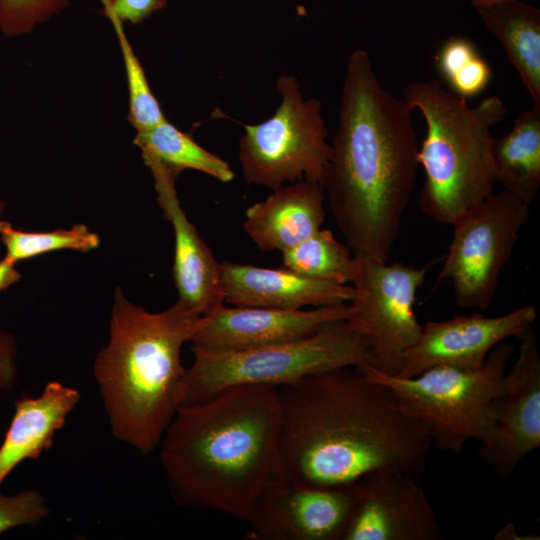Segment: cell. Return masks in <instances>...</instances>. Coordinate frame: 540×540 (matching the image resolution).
Segmentation results:
<instances>
[{
  "label": "cell",
  "mask_w": 540,
  "mask_h": 540,
  "mask_svg": "<svg viewBox=\"0 0 540 540\" xmlns=\"http://www.w3.org/2000/svg\"><path fill=\"white\" fill-rule=\"evenodd\" d=\"M277 389L280 425L271 477L326 487L382 468L415 478L426 471L428 431L391 388L358 367L311 374Z\"/></svg>",
  "instance_id": "6da1fadb"
},
{
  "label": "cell",
  "mask_w": 540,
  "mask_h": 540,
  "mask_svg": "<svg viewBox=\"0 0 540 540\" xmlns=\"http://www.w3.org/2000/svg\"><path fill=\"white\" fill-rule=\"evenodd\" d=\"M411 114L380 84L368 52L354 50L322 186L355 256L388 262L394 247L419 166Z\"/></svg>",
  "instance_id": "7a4b0ae2"
},
{
  "label": "cell",
  "mask_w": 540,
  "mask_h": 540,
  "mask_svg": "<svg viewBox=\"0 0 540 540\" xmlns=\"http://www.w3.org/2000/svg\"><path fill=\"white\" fill-rule=\"evenodd\" d=\"M279 425L274 387L235 386L182 405L160 441L175 497L245 521L272 475Z\"/></svg>",
  "instance_id": "3957f363"
},
{
  "label": "cell",
  "mask_w": 540,
  "mask_h": 540,
  "mask_svg": "<svg viewBox=\"0 0 540 540\" xmlns=\"http://www.w3.org/2000/svg\"><path fill=\"white\" fill-rule=\"evenodd\" d=\"M201 317L179 300L152 313L115 289L109 340L93 371L113 435L144 455L184 403L181 349Z\"/></svg>",
  "instance_id": "277c9868"
},
{
  "label": "cell",
  "mask_w": 540,
  "mask_h": 540,
  "mask_svg": "<svg viewBox=\"0 0 540 540\" xmlns=\"http://www.w3.org/2000/svg\"><path fill=\"white\" fill-rule=\"evenodd\" d=\"M402 99L421 113L426 125L418 147L425 173L420 209L437 223L452 225L494 192L492 128L505 117V104L489 96L471 107L437 80L406 85Z\"/></svg>",
  "instance_id": "5b68a950"
},
{
  "label": "cell",
  "mask_w": 540,
  "mask_h": 540,
  "mask_svg": "<svg viewBox=\"0 0 540 540\" xmlns=\"http://www.w3.org/2000/svg\"><path fill=\"white\" fill-rule=\"evenodd\" d=\"M192 352L183 405L205 401L235 386L280 388L311 374L371 364L365 342L347 319L287 342L238 351L193 346Z\"/></svg>",
  "instance_id": "8992f818"
},
{
  "label": "cell",
  "mask_w": 540,
  "mask_h": 540,
  "mask_svg": "<svg viewBox=\"0 0 540 540\" xmlns=\"http://www.w3.org/2000/svg\"><path fill=\"white\" fill-rule=\"evenodd\" d=\"M513 351L512 345L499 344L477 370L434 367L414 377L387 375L369 364L357 367L394 391L435 448L457 453L467 441L482 439L488 406L503 386Z\"/></svg>",
  "instance_id": "52a82bcc"
},
{
  "label": "cell",
  "mask_w": 540,
  "mask_h": 540,
  "mask_svg": "<svg viewBox=\"0 0 540 540\" xmlns=\"http://www.w3.org/2000/svg\"><path fill=\"white\" fill-rule=\"evenodd\" d=\"M282 100L276 112L255 125H243L238 159L247 184L272 190L300 180L322 185L330 143L317 99H305L293 75L276 83Z\"/></svg>",
  "instance_id": "ba28073f"
},
{
  "label": "cell",
  "mask_w": 540,
  "mask_h": 540,
  "mask_svg": "<svg viewBox=\"0 0 540 540\" xmlns=\"http://www.w3.org/2000/svg\"><path fill=\"white\" fill-rule=\"evenodd\" d=\"M529 218V205L502 190L459 216L437 281L449 280L456 305L484 310Z\"/></svg>",
  "instance_id": "9c48e42d"
},
{
  "label": "cell",
  "mask_w": 540,
  "mask_h": 540,
  "mask_svg": "<svg viewBox=\"0 0 540 540\" xmlns=\"http://www.w3.org/2000/svg\"><path fill=\"white\" fill-rule=\"evenodd\" d=\"M427 271L428 267L355 256L354 296L347 321L365 342L370 365L382 373L398 375L406 352L420 336L422 324L414 303Z\"/></svg>",
  "instance_id": "30bf717a"
},
{
  "label": "cell",
  "mask_w": 540,
  "mask_h": 540,
  "mask_svg": "<svg viewBox=\"0 0 540 540\" xmlns=\"http://www.w3.org/2000/svg\"><path fill=\"white\" fill-rule=\"evenodd\" d=\"M356 501L355 482L320 487L270 477L245 520V538L343 540Z\"/></svg>",
  "instance_id": "8fae6325"
},
{
  "label": "cell",
  "mask_w": 540,
  "mask_h": 540,
  "mask_svg": "<svg viewBox=\"0 0 540 540\" xmlns=\"http://www.w3.org/2000/svg\"><path fill=\"white\" fill-rule=\"evenodd\" d=\"M520 339L513 368L488 406L486 429L479 441V457L502 480L540 446V353L531 328Z\"/></svg>",
  "instance_id": "7c38bea8"
},
{
  "label": "cell",
  "mask_w": 540,
  "mask_h": 540,
  "mask_svg": "<svg viewBox=\"0 0 540 540\" xmlns=\"http://www.w3.org/2000/svg\"><path fill=\"white\" fill-rule=\"evenodd\" d=\"M357 501L343 540H443L438 518L415 477L393 468L356 482Z\"/></svg>",
  "instance_id": "4fadbf2b"
},
{
  "label": "cell",
  "mask_w": 540,
  "mask_h": 540,
  "mask_svg": "<svg viewBox=\"0 0 540 540\" xmlns=\"http://www.w3.org/2000/svg\"><path fill=\"white\" fill-rule=\"evenodd\" d=\"M536 318L535 306L525 305L495 317L477 313L427 321L396 376L414 377L434 367L477 370L492 349L508 338H520Z\"/></svg>",
  "instance_id": "5bb4252c"
},
{
  "label": "cell",
  "mask_w": 540,
  "mask_h": 540,
  "mask_svg": "<svg viewBox=\"0 0 540 540\" xmlns=\"http://www.w3.org/2000/svg\"><path fill=\"white\" fill-rule=\"evenodd\" d=\"M350 312V303L309 310L221 305L201 317L190 342L216 351L253 349L305 337Z\"/></svg>",
  "instance_id": "9a60e30c"
},
{
  "label": "cell",
  "mask_w": 540,
  "mask_h": 540,
  "mask_svg": "<svg viewBox=\"0 0 540 540\" xmlns=\"http://www.w3.org/2000/svg\"><path fill=\"white\" fill-rule=\"evenodd\" d=\"M142 158L152 173L159 207L173 229L172 275L178 300L203 316L224 302L220 262L182 209L175 187L180 172L151 156Z\"/></svg>",
  "instance_id": "2e32d148"
},
{
  "label": "cell",
  "mask_w": 540,
  "mask_h": 540,
  "mask_svg": "<svg viewBox=\"0 0 540 540\" xmlns=\"http://www.w3.org/2000/svg\"><path fill=\"white\" fill-rule=\"evenodd\" d=\"M224 302L296 310L350 303L352 286L310 279L286 268L220 262Z\"/></svg>",
  "instance_id": "e0dca14e"
},
{
  "label": "cell",
  "mask_w": 540,
  "mask_h": 540,
  "mask_svg": "<svg viewBox=\"0 0 540 540\" xmlns=\"http://www.w3.org/2000/svg\"><path fill=\"white\" fill-rule=\"evenodd\" d=\"M325 192L320 183L296 181L251 205L243 228L262 251H286L321 228Z\"/></svg>",
  "instance_id": "ac0fdd59"
},
{
  "label": "cell",
  "mask_w": 540,
  "mask_h": 540,
  "mask_svg": "<svg viewBox=\"0 0 540 540\" xmlns=\"http://www.w3.org/2000/svg\"><path fill=\"white\" fill-rule=\"evenodd\" d=\"M80 400L79 392L58 381L46 384L37 397L15 403V411L0 446V485L26 459H35L53 445L57 430Z\"/></svg>",
  "instance_id": "d6986e66"
},
{
  "label": "cell",
  "mask_w": 540,
  "mask_h": 540,
  "mask_svg": "<svg viewBox=\"0 0 540 540\" xmlns=\"http://www.w3.org/2000/svg\"><path fill=\"white\" fill-rule=\"evenodd\" d=\"M476 11L518 72L532 105L540 107V10L512 0Z\"/></svg>",
  "instance_id": "ffe728a7"
},
{
  "label": "cell",
  "mask_w": 540,
  "mask_h": 540,
  "mask_svg": "<svg viewBox=\"0 0 540 540\" xmlns=\"http://www.w3.org/2000/svg\"><path fill=\"white\" fill-rule=\"evenodd\" d=\"M496 182L526 204L540 185V107L523 111L510 131L493 145Z\"/></svg>",
  "instance_id": "44dd1931"
},
{
  "label": "cell",
  "mask_w": 540,
  "mask_h": 540,
  "mask_svg": "<svg viewBox=\"0 0 540 540\" xmlns=\"http://www.w3.org/2000/svg\"><path fill=\"white\" fill-rule=\"evenodd\" d=\"M133 143L139 147L141 155L151 156L179 172L193 169L224 183L234 178L225 160L201 147L167 119L149 130L137 132Z\"/></svg>",
  "instance_id": "7402d4cb"
},
{
  "label": "cell",
  "mask_w": 540,
  "mask_h": 540,
  "mask_svg": "<svg viewBox=\"0 0 540 540\" xmlns=\"http://www.w3.org/2000/svg\"><path fill=\"white\" fill-rule=\"evenodd\" d=\"M284 268L301 276L336 284L351 283L355 255L328 229H319L296 246L282 252Z\"/></svg>",
  "instance_id": "603a6c76"
},
{
  "label": "cell",
  "mask_w": 540,
  "mask_h": 540,
  "mask_svg": "<svg viewBox=\"0 0 540 540\" xmlns=\"http://www.w3.org/2000/svg\"><path fill=\"white\" fill-rule=\"evenodd\" d=\"M435 64L449 90L465 99L482 93L492 78L488 62L463 36L446 39L437 50Z\"/></svg>",
  "instance_id": "cb8c5ba5"
},
{
  "label": "cell",
  "mask_w": 540,
  "mask_h": 540,
  "mask_svg": "<svg viewBox=\"0 0 540 540\" xmlns=\"http://www.w3.org/2000/svg\"><path fill=\"white\" fill-rule=\"evenodd\" d=\"M0 239L6 249L5 258L13 263L58 250L88 252L98 247L99 236L84 224L69 229L26 232L0 221Z\"/></svg>",
  "instance_id": "d4e9b609"
},
{
  "label": "cell",
  "mask_w": 540,
  "mask_h": 540,
  "mask_svg": "<svg viewBox=\"0 0 540 540\" xmlns=\"http://www.w3.org/2000/svg\"><path fill=\"white\" fill-rule=\"evenodd\" d=\"M107 16L114 26L123 55L129 90L128 120L137 132L149 130L166 118L150 89L142 65L125 36L122 22L113 15Z\"/></svg>",
  "instance_id": "484cf974"
},
{
  "label": "cell",
  "mask_w": 540,
  "mask_h": 540,
  "mask_svg": "<svg viewBox=\"0 0 540 540\" xmlns=\"http://www.w3.org/2000/svg\"><path fill=\"white\" fill-rule=\"evenodd\" d=\"M68 5L69 0H0V29L6 37L30 33Z\"/></svg>",
  "instance_id": "4316f807"
},
{
  "label": "cell",
  "mask_w": 540,
  "mask_h": 540,
  "mask_svg": "<svg viewBox=\"0 0 540 540\" xmlns=\"http://www.w3.org/2000/svg\"><path fill=\"white\" fill-rule=\"evenodd\" d=\"M49 514L45 498L36 490L0 494V534L23 525H35Z\"/></svg>",
  "instance_id": "83f0119b"
},
{
  "label": "cell",
  "mask_w": 540,
  "mask_h": 540,
  "mask_svg": "<svg viewBox=\"0 0 540 540\" xmlns=\"http://www.w3.org/2000/svg\"><path fill=\"white\" fill-rule=\"evenodd\" d=\"M106 15L137 24L167 4V0H102Z\"/></svg>",
  "instance_id": "f1b7e54d"
},
{
  "label": "cell",
  "mask_w": 540,
  "mask_h": 540,
  "mask_svg": "<svg viewBox=\"0 0 540 540\" xmlns=\"http://www.w3.org/2000/svg\"><path fill=\"white\" fill-rule=\"evenodd\" d=\"M16 374L15 339L11 334L0 331V392L13 387Z\"/></svg>",
  "instance_id": "f546056e"
},
{
  "label": "cell",
  "mask_w": 540,
  "mask_h": 540,
  "mask_svg": "<svg viewBox=\"0 0 540 540\" xmlns=\"http://www.w3.org/2000/svg\"><path fill=\"white\" fill-rule=\"evenodd\" d=\"M20 278L21 275L15 268V263L6 258L0 261V291L15 284Z\"/></svg>",
  "instance_id": "4dcf8cb0"
},
{
  "label": "cell",
  "mask_w": 540,
  "mask_h": 540,
  "mask_svg": "<svg viewBox=\"0 0 540 540\" xmlns=\"http://www.w3.org/2000/svg\"><path fill=\"white\" fill-rule=\"evenodd\" d=\"M530 536V535H529ZM521 537L516 531V527L513 523H508L505 526H503L495 535V540H538L539 537L537 535H533L532 537Z\"/></svg>",
  "instance_id": "1f68e13d"
},
{
  "label": "cell",
  "mask_w": 540,
  "mask_h": 540,
  "mask_svg": "<svg viewBox=\"0 0 540 540\" xmlns=\"http://www.w3.org/2000/svg\"><path fill=\"white\" fill-rule=\"evenodd\" d=\"M470 1H471L472 6L475 9H478V8L492 6V5H496V4H499V3L512 1V0H470Z\"/></svg>",
  "instance_id": "d6a6232c"
}]
</instances>
